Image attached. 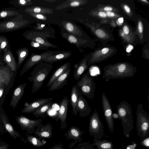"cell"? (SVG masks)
I'll return each mask as SVG.
<instances>
[{
	"instance_id": "1",
	"label": "cell",
	"mask_w": 149,
	"mask_h": 149,
	"mask_svg": "<svg viewBox=\"0 0 149 149\" xmlns=\"http://www.w3.org/2000/svg\"><path fill=\"white\" fill-rule=\"evenodd\" d=\"M136 71L135 67L125 63L109 65L104 68L102 77L107 79L132 77Z\"/></svg>"
},
{
	"instance_id": "2",
	"label": "cell",
	"mask_w": 149,
	"mask_h": 149,
	"mask_svg": "<svg viewBox=\"0 0 149 149\" xmlns=\"http://www.w3.org/2000/svg\"><path fill=\"white\" fill-rule=\"evenodd\" d=\"M41 61L32 70L31 76L28 77L29 80L33 82L32 93L39 90L53 67L50 63H43Z\"/></svg>"
},
{
	"instance_id": "3",
	"label": "cell",
	"mask_w": 149,
	"mask_h": 149,
	"mask_svg": "<svg viewBox=\"0 0 149 149\" xmlns=\"http://www.w3.org/2000/svg\"><path fill=\"white\" fill-rule=\"evenodd\" d=\"M117 112L119 116V119L121 121L123 134L125 137H129L134 127L131 107L127 101H122L117 106Z\"/></svg>"
},
{
	"instance_id": "4",
	"label": "cell",
	"mask_w": 149,
	"mask_h": 149,
	"mask_svg": "<svg viewBox=\"0 0 149 149\" xmlns=\"http://www.w3.org/2000/svg\"><path fill=\"white\" fill-rule=\"evenodd\" d=\"M136 128L141 140L149 136V115L141 103L137 106L136 110Z\"/></svg>"
},
{
	"instance_id": "5",
	"label": "cell",
	"mask_w": 149,
	"mask_h": 149,
	"mask_svg": "<svg viewBox=\"0 0 149 149\" xmlns=\"http://www.w3.org/2000/svg\"><path fill=\"white\" fill-rule=\"evenodd\" d=\"M29 21L24 14L0 22V33H6L19 30L27 26Z\"/></svg>"
},
{
	"instance_id": "6",
	"label": "cell",
	"mask_w": 149,
	"mask_h": 149,
	"mask_svg": "<svg viewBox=\"0 0 149 149\" xmlns=\"http://www.w3.org/2000/svg\"><path fill=\"white\" fill-rule=\"evenodd\" d=\"M75 85L81 95L91 99L93 98L96 84L94 81V77L91 75L89 72L83 75Z\"/></svg>"
},
{
	"instance_id": "7",
	"label": "cell",
	"mask_w": 149,
	"mask_h": 149,
	"mask_svg": "<svg viewBox=\"0 0 149 149\" xmlns=\"http://www.w3.org/2000/svg\"><path fill=\"white\" fill-rule=\"evenodd\" d=\"M88 131L94 139H102L105 136L104 126L95 109L89 117Z\"/></svg>"
},
{
	"instance_id": "8",
	"label": "cell",
	"mask_w": 149,
	"mask_h": 149,
	"mask_svg": "<svg viewBox=\"0 0 149 149\" xmlns=\"http://www.w3.org/2000/svg\"><path fill=\"white\" fill-rule=\"evenodd\" d=\"M61 51H47L40 54H32L24 63L20 72V75L22 76L26 72L37 63H40L47 57L53 55Z\"/></svg>"
},
{
	"instance_id": "9",
	"label": "cell",
	"mask_w": 149,
	"mask_h": 149,
	"mask_svg": "<svg viewBox=\"0 0 149 149\" xmlns=\"http://www.w3.org/2000/svg\"><path fill=\"white\" fill-rule=\"evenodd\" d=\"M102 100L103 113L109 129L111 133L114 131V123L112 116L111 107L104 92L102 95Z\"/></svg>"
},
{
	"instance_id": "10",
	"label": "cell",
	"mask_w": 149,
	"mask_h": 149,
	"mask_svg": "<svg viewBox=\"0 0 149 149\" xmlns=\"http://www.w3.org/2000/svg\"><path fill=\"white\" fill-rule=\"evenodd\" d=\"M69 101L65 96L60 101L59 109L57 116L58 120H60L61 123V128L65 129L66 127V121Z\"/></svg>"
},
{
	"instance_id": "11",
	"label": "cell",
	"mask_w": 149,
	"mask_h": 149,
	"mask_svg": "<svg viewBox=\"0 0 149 149\" xmlns=\"http://www.w3.org/2000/svg\"><path fill=\"white\" fill-rule=\"evenodd\" d=\"M13 74L8 66L5 65L4 62L0 58V86L3 84L6 86H8Z\"/></svg>"
},
{
	"instance_id": "12",
	"label": "cell",
	"mask_w": 149,
	"mask_h": 149,
	"mask_svg": "<svg viewBox=\"0 0 149 149\" xmlns=\"http://www.w3.org/2000/svg\"><path fill=\"white\" fill-rule=\"evenodd\" d=\"M0 58L8 66L11 72L17 71V62L10 49V47L3 52L2 56L0 57Z\"/></svg>"
},
{
	"instance_id": "13",
	"label": "cell",
	"mask_w": 149,
	"mask_h": 149,
	"mask_svg": "<svg viewBox=\"0 0 149 149\" xmlns=\"http://www.w3.org/2000/svg\"><path fill=\"white\" fill-rule=\"evenodd\" d=\"M52 100V97L37 99L29 103L28 106L25 107L21 112L26 113H31L41 106L51 102Z\"/></svg>"
},
{
	"instance_id": "14",
	"label": "cell",
	"mask_w": 149,
	"mask_h": 149,
	"mask_svg": "<svg viewBox=\"0 0 149 149\" xmlns=\"http://www.w3.org/2000/svg\"><path fill=\"white\" fill-rule=\"evenodd\" d=\"M16 119L22 127L29 130L34 129L36 127H38L42 122L40 119L32 120L23 116L17 117Z\"/></svg>"
},
{
	"instance_id": "15",
	"label": "cell",
	"mask_w": 149,
	"mask_h": 149,
	"mask_svg": "<svg viewBox=\"0 0 149 149\" xmlns=\"http://www.w3.org/2000/svg\"><path fill=\"white\" fill-rule=\"evenodd\" d=\"M70 71L71 69L69 68L58 77L49 86V91H52L58 90L67 84L68 83V78Z\"/></svg>"
},
{
	"instance_id": "16",
	"label": "cell",
	"mask_w": 149,
	"mask_h": 149,
	"mask_svg": "<svg viewBox=\"0 0 149 149\" xmlns=\"http://www.w3.org/2000/svg\"><path fill=\"white\" fill-rule=\"evenodd\" d=\"M77 110L80 117H85L88 116L92 109L88 102L83 95L80 93L77 104Z\"/></svg>"
},
{
	"instance_id": "17",
	"label": "cell",
	"mask_w": 149,
	"mask_h": 149,
	"mask_svg": "<svg viewBox=\"0 0 149 149\" xmlns=\"http://www.w3.org/2000/svg\"><path fill=\"white\" fill-rule=\"evenodd\" d=\"M27 85L24 83L18 86L14 91L10 106L13 109L15 108L19 100L21 99L24 92V89Z\"/></svg>"
},
{
	"instance_id": "18",
	"label": "cell",
	"mask_w": 149,
	"mask_h": 149,
	"mask_svg": "<svg viewBox=\"0 0 149 149\" xmlns=\"http://www.w3.org/2000/svg\"><path fill=\"white\" fill-rule=\"evenodd\" d=\"M24 11L12 7L4 8L0 10V19H10L23 14Z\"/></svg>"
},
{
	"instance_id": "19",
	"label": "cell",
	"mask_w": 149,
	"mask_h": 149,
	"mask_svg": "<svg viewBox=\"0 0 149 149\" xmlns=\"http://www.w3.org/2000/svg\"><path fill=\"white\" fill-rule=\"evenodd\" d=\"M52 127L49 123L45 125L41 123L34 132V134L38 136L43 138H49L52 136Z\"/></svg>"
},
{
	"instance_id": "20",
	"label": "cell",
	"mask_w": 149,
	"mask_h": 149,
	"mask_svg": "<svg viewBox=\"0 0 149 149\" xmlns=\"http://www.w3.org/2000/svg\"><path fill=\"white\" fill-rule=\"evenodd\" d=\"M80 91L77 86L75 85L72 88L70 97L69 102L71 106L73 113L76 116L78 112L77 110V104L78 101Z\"/></svg>"
},
{
	"instance_id": "21",
	"label": "cell",
	"mask_w": 149,
	"mask_h": 149,
	"mask_svg": "<svg viewBox=\"0 0 149 149\" xmlns=\"http://www.w3.org/2000/svg\"><path fill=\"white\" fill-rule=\"evenodd\" d=\"M71 54L72 53L70 52H63L47 57L44 58L42 61L50 64L67 58L70 57Z\"/></svg>"
},
{
	"instance_id": "22",
	"label": "cell",
	"mask_w": 149,
	"mask_h": 149,
	"mask_svg": "<svg viewBox=\"0 0 149 149\" xmlns=\"http://www.w3.org/2000/svg\"><path fill=\"white\" fill-rule=\"evenodd\" d=\"M70 63L68 62L62 65L54 72L48 82L47 86H50L56 80L68 69L70 68Z\"/></svg>"
},
{
	"instance_id": "23",
	"label": "cell",
	"mask_w": 149,
	"mask_h": 149,
	"mask_svg": "<svg viewBox=\"0 0 149 149\" xmlns=\"http://www.w3.org/2000/svg\"><path fill=\"white\" fill-rule=\"evenodd\" d=\"M22 35L26 39L36 42L44 46L56 47L55 46L46 40H44L41 38L37 36L36 37L32 34L30 31H27L23 33Z\"/></svg>"
},
{
	"instance_id": "24",
	"label": "cell",
	"mask_w": 149,
	"mask_h": 149,
	"mask_svg": "<svg viewBox=\"0 0 149 149\" xmlns=\"http://www.w3.org/2000/svg\"><path fill=\"white\" fill-rule=\"evenodd\" d=\"M88 66L86 59L83 60L78 65H75L73 77L76 81L79 79L84 71L88 68Z\"/></svg>"
},
{
	"instance_id": "25",
	"label": "cell",
	"mask_w": 149,
	"mask_h": 149,
	"mask_svg": "<svg viewBox=\"0 0 149 149\" xmlns=\"http://www.w3.org/2000/svg\"><path fill=\"white\" fill-rule=\"evenodd\" d=\"M93 141L91 144L93 146H96V149H113V144L111 141L94 139Z\"/></svg>"
},
{
	"instance_id": "26",
	"label": "cell",
	"mask_w": 149,
	"mask_h": 149,
	"mask_svg": "<svg viewBox=\"0 0 149 149\" xmlns=\"http://www.w3.org/2000/svg\"><path fill=\"white\" fill-rule=\"evenodd\" d=\"M15 53L18 56V60L17 66V70L28 56L29 52L27 48L22 47L17 49Z\"/></svg>"
},
{
	"instance_id": "27",
	"label": "cell",
	"mask_w": 149,
	"mask_h": 149,
	"mask_svg": "<svg viewBox=\"0 0 149 149\" xmlns=\"http://www.w3.org/2000/svg\"><path fill=\"white\" fill-rule=\"evenodd\" d=\"M53 103L51 101L41 106L33 111V114L37 118L40 116L44 117L51 108Z\"/></svg>"
},
{
	"instance_id": "28",
	"label": "cell",
	"mask_w": 149,
	"mask_h": 149,
	"mask_svg": "<svg viewBox=\"0 0 149 149\" xmlns=\"http://www.w3.org/2000/svg\"><path fill=\"white\" fill-rule=\"evenodd\" d=\"M50 9H51L44 7L32 6L20 10L27 13H34L50 14V12H52L51 11V10Z\"/></svg>"
},
{
	"instance_id": "29",
	"label": "cell",
	"mask_w": 149,
	"mask_h": 149,
	"mask_svg": "<svg viewBox=\"0 0 149 149\" xmlns=\"http://www.w3.org/2000/svg\"><path fill=\"white\" fill-rule=\"evenodd\" d=\"M9 3L18 9H22L29 7L32 4L30 0H9Z\"/></svg>"
},
{
	"instance_id": "30",
	"label": "cell",
	"mask_w": 149,
	"mask_h": 149,
	"mask_svg": "<svg viewBox=\"0 0 149 149\" xmlns=\"http://www.w3.org/2000/svg\"><path fill=\"white\" fill-rule=\"evenodd\" d=\"M84 131H81L76 127H72L68 132V135L69 137L74 139L81 140V136L84 133Z\"/></svg>"
},
{
	"instance_id": "31",
	"label": "cell",
	"mask_w": 149,
	"mask_h": 149,
	"mask_svg": "<svg viewBox=\"0 0 149 149\" xmlns=\"http://www.w3.org/2000/svg\"><path fill=\"white\" fill-rule=\"evenodd\" d=\"M1 118L6 130L11 136L15 139L19 137V134L14 129L12 125L7 121L5 116L2 115Z\"/></svg>"
},
{
	"instance_id": "32",
	"label": "cell",
	"mask_w": 149,
	"mask_h": 149,
	"mask_svg": "<svg viewBox=\"0 0 149 149\" xmlns=\"http://www.w3.org/2000/svg\"><path fill=\"white\" fill-rule=\"evenodd\" d=\"M10 47V43L7 38L4 36H0V57L2 56L3 52Z\"/></svg>"
},
{
	"instance_id": "33",
	"label": "cell",
	"mask_w": 149,
	"mask_h": 149,
	"mask_svg": "<svg viewBox=\"0 0 149 149\" xmlns=\"http://www.w3.org/2000/svg\"><path fill=\"white\" fill-rule=\"evenodd\" d=\"M27 140L32 145L36 147H40L45 144L46 142L41 141L38 138L32 136H29L27 137Z\"/></svg>"
},
{
	"instance_id": "34",
	"label": "cell",
	"mask_w": 149,
	"mask_h": 149,
	"mask_svg": "<svg viewBox=\"0 0 149 149\" xmlns=\"http://www.w3.org/2000/svg\"><path fill=\"white\" fill-rule=\"evenodd\" d=\"M65 28L69 32L74 35H77V28L72 23L67 22L64 23Z\"/></svg>"
},
{
	"instance_id": "35",
	"label": "cell",
	"mask_w": 149,
	"mask_h": 149,
	"mask_svg": "<svg viewBox=\"0 0 149 149\" xmlns=\"http://www.w3.org/2000/svg\"><path fill=\"white\" fill-rule=\"evenodd\" d=\"M28 14L32 17L36 19H42L43 20H45L47 19L45 16L40 14L34 13H30Z\"/></svg>"
},
{
	"instance_id": "36",
	"label": "cell",
	"mask_w": 149,
	"mask_h": 149,
	"mask_svg": "<svg viewBox=\"0 0 149 149\" xmlns=\"http://www.w3.org/2000/svg\"><path fill=\"white\" fill-rule=\"evenodd\" d=\"M141 144L144 147L149 148V136L142 139L140 141Z\"/></svg>"
},
{
	"instance_id": "37",
	"label": "cell",
	"mask_w": 149,
	"mask_h": 149,
	"mask_svg": "<svg viewBox=\"0 0 149 149\" xmlns=\"http://www.w3.org/2000/svg\"><path fill=\"white\" fill-rule=\"evenodd\" d=\"M66 37L67 39L71 43L75 44L77 42V38L73 35L67 34Z\"/></svg>"
},
{
	"instance_id": "38",
	"label": "cell",
	"mask_w": 149,
	"mask_h": 149,
	"mask_svg": "<svg viewBox=\"0 0 149 149\" xmlns=\"http://www.w3.org/2000/svg\"><path fill=\"white\" fill-rule=\"evenodd\" d=\"M71 2H69L68 4L69 6L70 7H77L79 6L81 3L80 1L78 0H72Z\"/></svg>"
},
{
	"instance_id": "39",
	"label": "cell",
	"mask_w": 149,
	"mask_h": 149,
	"mask_svg": "<svg viewBox=\"0 0 149 149\" xmlns=\"http://www.w3.org/2000/svg\"><path fill=\"white\" fill-rule=\"evenodd\" d=\"M81 147H84V149H95L93 146L89 142H85L81 144Z\"/></svg>"
},
{
	"instance_id": "40",
	"label": "cell",
	"mask_w": 149,
	"mask_h": 149,
	"mask_svg": "<svg viewBox=\"0 0 149 149\" xmlns=\"http://www.w3.org/2000/svg\"><path fill=\"white\" fill-rule=\"evenodd\" d=\"M95 33L96 35L100 38H103L105 36V32L102 30L98 29L95 31Z\"/></svg>"
},
{
	"instance_id": "41",
	"label": "cell",
	"mask_w": 149,
	"mask_h": 149,
	"mask_svg": "<svg viewBox=\"0 0 149 149\" xmlns=\"http://www.w3.org/2000/svg\"><path fill=\"white\" fill-rule=\"evenodd\" d=\"M136 143L132 141L131 144L128 145L126 146V149H136Z\"/></svg>"
},
{
	"instance_id": "42",
	"label": "cell",
	"mask_w": 149,
	"mask_h": 149,
	"mask_svg": "<svg viewBox=\"0 0 149 149\" xmlns=\"http://www.w3.org/2000/svg\"><path fill=\"white\" fill-rule=\"evenodd\" d=\"M138 29L139 32L140 33H142L143 31V26L142 23L139 21L138 24Z\"/></svg>"
},
{
	"instance_id": "43",
	"label": "cell",
	"mask_w": 149,
	"mask_h": 149,
	"mask_svg": "<svg viewBox=\"0 0 149 149\" xmlns=\"http://www.w3.org/2000/svg\"><path fill=\"white\" fill-rule=\"evenodd\" d=\"M5 86L4 84L0 86V98L2 97L3 94Z\"/></svg>"
},
{
	"instance_id": "44",
	"label": "cell",
	"mask_w": 149,
	"mask_h": 149,
	"mask_svg": "<svg viewBox=\"0 0 149 149\" xmlns=\"http://www.w3.org/2000/svg\"><path fill=\"white\" fill-rule=\"evenodd\" d=\"M123 31L124 33L126 34H127L129 33V30L128 27L127 26H125L123 28Z\"/></svg>"
},
{
	"instance_id": "45",
	"label": "cell",
	"mask_w": 149,
	"mask_h": 149,
	"mask_svg": "<svg viewBox=\"0 0 149 149\" xmlns=\"http://www.w3.org/2000/svg\"><path fill=\"white\" fill-rule=\"evenodd\" d=\"M63 148L62 145L58 144L55 145L51 149H62Z\"/></svg>"
},
{
	"instance_id": "46",
	"label": "cell",
	"mask_w": 149,
	"mask_h": 149,
	"mask_svg": "<svg viewBox=\"0 0 149 149\" xmlns=\"http://www.w3.org/2000/svg\"><path fill=\"white\" fill-rule=\"evenodd\" d=\"M98 15L100 17L105 18L107 16L106 13L103 12H100L98 13Z\"/></svg>"
},
{
	"instance_id": "47",
	"label": "cell",
	"mask_w": 149,
	"mask_h": 149,
	"mask_svg": "<svg viewBox=\"0 0 149 149\" xmlns=\"http://www.w3.org/2000/svg\"><path fill=\"white\" fill-rule=\"evenodd\" d=\"M107 16L109 17H113L115 16V14L112 12L109 11L106 13Z\"/></svg>"
},
{
	"instance_id": "48",
	"label": "cell",
	"mask_w": 149,
	"mask_h": 149,
	"mask_svg": "<svg viewBox=\"0 0 149 149\" xmlns=\"http://www.w3.org/2000/svg\"><path fill=\"white\" fill-rule=\"evenodd\" d=\"M133 46L131 45H129L126 49V51L127 52H130L133 49Z\"/></svg>"
},
{
	"instance_id": "49",
	"label": "cell",
	"mask_w": 149,
	"mask_h": 149,
	"mask_svg": "<svg viewBox=\"0 0 149 149\" xmlns=\"http://www.w3.org/2000/svg\"><path fill=\"white\" fill-rule=\"evenodd\" d=\"M112 116L113 118L119 119V116L117 113H113Z\"/></svg>"
},
{
	"instance_id": "50",
	"label": "cell",
	"mask_w": 149,
	"mask_h": 149,
	"mask_svg": "<svg viewBox=\"0 0 149 149\" xmlns=\"http://www.w3.org/2000/svg\"><path fill=\"white\" fill-rule=\"evenodd\" d=\"M109 51V49L108 48H104L102 50V52L103 54L107 53Z\"/></svg>"
},
{
	"instance_id": "51",
	"label": "cell",
	"mask_w": 149,
	"mask_h": 149,
	"mask_svg": "<svg viewBox=\"0 0 149 149\" xmlns=\"http://www.w3.org/2000/svg\"><path fill=\"white\" fill-rule=\"evenodd\" d=\"M31 45L35 47H39L40 45L37 42H34L32 41L31 42Z\"/></svg>"
},
{
	"instance_id": "52",
	"label": "cell",
	"mask_w": 149,
	"mask_h": 149,
	"mask_svg": "<svg viewBox=\"0 0 149 149\" xmlns=\"http://www.w3.org/2000/svg\"><path fill=\"white\" fill-rule=\"evenodd\" d=\"M104 10L109 12L111 11L112 10V8L110 7H106L104 8Z\"/></svg>"
},
{
	"instance_id": "53",
	"label": "cell",
	"mask_w": 149,
	"mask_h": 149,
	"mask_svg": "<svg viewBox=\"0 0 149 149\" xmlns=\"http://www.w3.org/2000/svg\"><path fill=\"white\" fill-rule=\"evenodd\" d=\"M124 8L125 11L128 13H129L130 12V9L129 7L126 5H125L124 6Z\"/></svg>"
},
{
	"instance_id": "54",
	"label": "cell",
	"mask_w": 149,
	"mask_h": 149,
	"mask_svg": "<svg viewBox=\"0 0 149 149\" xmlns=\"http://www.w3.org/2000/svg\"><path fill=\"white\" fill-rule=\"evenodd\" d=\"M118 21L119 22L122 24L123 22V17H120L118 19Z\"/></svg>"
},
{
	"instance_id": "55",
	"label": "cell",
	"mask_w": 149,
	"mask_h": 149,
	"mask_svg": "<svg viewBox=\"0 0 149 149\" xmlns=\"http://www.w3.org/2000/svg\"><path fill=\"white\" fill-rule=\"evenodd\" d=\"M7 147L5 146H0V149H6Z\"/></svg>"
},
{
	"instance_id": "56",
	"label": "cell",
	"mask_w": 149,
	"mask_h": 149,
	"mask_svg": "<svg viewBox=\"0 0 149 149\" xmlns=\"http://www.w3.org/2000/svg\"><path fill=\"white\" fill-rule=\"evenodd\" d=\"M116 22H117V24L118 25H121L122 24L121 23H120V22H118V20H117V21H116Z\"/></svg>"
},
{
	"instance_id": "57",
	"label": "cell",
	"mask_w": 149,
	"mask_h": 149,
	"mask_svg": "<svg viewBox=\"0 0 149 149\" xmlns=\"http://www.w3.org/2000/svg\"><path fill=\"white\" fill-rule=\"evenodd\" d=\"M141 1L144 2L149 3V2L146 0H141Z\"/></svg>"
},
{
	"instance_id": "58",
	"label": "cell",
	"mask_w": 149,
	"mask_h": 149,
	"mask_svg": "<svg viewBox=\"0 0 149 149\" xmlns=\"http://www.w3.org/2000/svg\"><path fill=\"white\" fill-rule=\"evenodd\" d=\"M77 149H84V147H81L79 148H78Z\"/></svg>"
},
{
	"instance_id": "59",
	"label": "cell",
	"mask_w": 149,
	"mask_h": 149,
	"mask_svg": "<svg viewBox=\"0 0 149 149\" xmlns=\"http://www.w3.org/2000/svg\"><path fill=\"white\" fill-rule=\"evenodd\" d=\"M62 149H63V148Z\"/></svg>"
}]
</instances>
